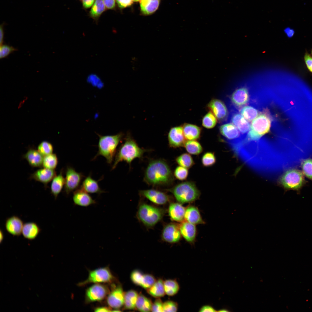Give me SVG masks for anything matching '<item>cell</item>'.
Here are the masks:
<instances>
[{
	"label": "cell",
	"instance_id": "db71d44e",
	"mask_svg": "<svg viewBox=\"0 0 312 312\" xmlns=\"http://www.w3.org/2000/svg\"><path fill=\"white\" fill-rule=\"evenodd\" d=\"M200 312H216L217 311L214 308L209 305H205L202 306L200 309Z\"/></svg>",
	"mask_w": 312,
	"mask_h": 312
},
{
	"label": "cell",
	"instance_id": "f35d334b",
	"mask_svg": "<svg viewBox=\"0 0 312 312\" xmlns=\"http://www.w3.org/2000/svg\"><path fill=\"white\" fill-rule=\"evenodd\" d=\"M241 114L248 121H251L259 115L258 110L253 107L246 106L243 107L240 111Z\"/></svg>",
	"mask_w": 312,
	"mask_h": 312
},
{
	"label": "cell",
	"instance_id": "9c48e42d",
	"mask_svg": "<svg viewBox=\"0 0 312 312\" xmlns=\"http://www.w3.org/2000/svg\"><path fill=\"white\" fill-rule=\"evenodd\" d=\"M84 177L83 174L77 172L70 166H68L66 172L64 191L67 195L78 188Z\"/></svg>",
	"mask_w": 312,
	"mask_h": 312
},
{
	"label": "cell",
	"instance_id": "3957f363",
	"mask_svg": "<svg viewBox=\"0 0 312 312\" xmlns=\"http://www.w3.org/2000/svg\"><path fill=\"white\" fill-rule=\"evenodd\" d=\"M271 121V116L268 112L264 111L259 114L252 120L244 143L259 141L268 133L270 131Z\"/></svg>",
	"mask_w": 312,
	"mask_h": 312
},
{
	"label": "cell",
	"instance_id": "c3c4849f",
	"mask_svg": "<svg viewBox=\"0 0 312 312\" xmlns=\"http://www.w3.org/2000/svg\"><path fill=\"white\" fill-rule=\"evenodd\" d=\"M143 275L140 271L135 270L132 272L130 277L132 282L135 284L140 286Z\"/></svg>",
	"mask_w": 312,
	"mask_h": 312
},
{
	"label": "cell",
	"instance_id": "680465c9",
	"mask_svg": "<svg viewBox=\"0 0 312 312\" xmlns=\"http://www.w3.org/2000/svg\"><path fill=\"white\" fill-rule=\"evenodd\" d=\"M285 32L289 37H291L294 35V30L290 28H286L285 30Z\"/></svg>",
	"mask_w": 312,
	"mask_h": 312
},
{
	"label": "cell",
	"instance_id": "f1b7e54d",
	"mask_svg": "<svg viewBox=\"0 0 312 312\" xmlns=\"http://www.w3.org/2000/svg\"><path fill=\"white\" fill-rule=\"evenodd\" d=\"M185 138L189 140L198 139L200 136L201 128L199 127L190 124H185L182 127Z\"/></svg>",
	"mask_w": 312,
	"mask_h": 312
},
{
	"label": "cell",
	"instance_id": "83f0119b",
	"mask_svg": "<svg viewBox=\"0 0 312 312\" xmlns=\"http://www.w3.org/2000/svg\"><path fill=\"white\" fill-rule=\"evenodd\" d=\"M65 184V178L63 175V170L56 175L52 180L51 185V192L56 199L61 192Z\"/></svg>",
	"mask_w": 312,
	"mask_h": 312
},
{
	"label": "cell",
	"instance_id": "6125c7cd",
	"mask_svg": "<svg viewBox=\"0 0 312 312\" xmlns=\"http://www.w3.org/2000/svg\"><path fill=\"white\" fill-rule=\"evenodd\" d=\"M133 0V1H140V0Z\"/></svg>",
	"mask_w": 312,
	"mask_h": 312
},
{
	"label": "cell",
	"instance_id": "7c38bea8",
	"mask_svg": "<svg viewBox=\"0 0 312 312\" xmlns=\"http://www.w3.org/2000/svg\"><path fill=\"white\" fill-rule=\"evenodd\" d=\"M124 294L122 286L119 284L113 287L107 297L108 305L111 308L118 309L124 305Z\"/></svg>",
	"mask_w": 312,
	"mask_h": 312
},
{
	"label": "cell",
	"instance_id": "d590c367",
	"mask_svg": "<svg viewBox=\"0 0 312 312\" xmlns=\"http://www.w3.org/2000/svg\"><path fill=\"white\" fill-rule=\"evenodd\" d=\"M58 159L55 154L52 153L43 157L42 167L51 170H55L58 164Z\"/></svg>",
	"mask_w": 312,
	"mask_h": 312
},
{
	"label": "cell",
	"instance_id": "4dcf8cb0",
	"mask_svg": "<svg viewBox=\"0 0 312 312\" xmlns=\"http://www.w3.org/2000/svg\"><path fill=\"white\" fill-rule=\"evenodd\" d=\"M139 294L137 291L130 290L125 293L124 306L125 309L132 310L136 308V305Z\"/></svg>",
	"mask_w": 312,
	"mask_h": 312
},
{
	"label": "cell",
	"instance_id": "6f0895ef",
	"mask_svg": "<svg viewBox=\"0 0 312 312\" xmlns=\"http://www.w3.org/2000/svg\"><path fill=\"white\" fill-rule=\"evenodd\" d=\"M4 23H2L0 27V45L3 44L4 36Z\"/></svg>",
	"mask_w": 312,
	"mask_h": 312
},
{
	"label": "cell",
	"instance_id": "ba28073f",
	"mask_svg": "<svg viewBox=\"0 0 312 312\" xmlns=\"http://www.w3.org/2000/svg\"><path fill=\"white\" fill-rule=\"evenodd\" d=\"M114 277L108 267L99 268L89 272L88 278L79 283V286H83L90 283H111Z\"/></svg>",
	"mask_w": 312,
	"mask_h": 312
},
{
	"label": "cell",
	"instance_id": "bcb514c9",
	"mask_svg": "<svg viewBox=\"0 0 312 312\" xmlns=\"http://www.w3.org/2000/svg\"><path fill=\"white\" fill-rule=\"evenodd\" d=\"M17 50L16 48L12 46L3 44L0 45V58L1 59L5 58L10 54L17 51Z\"/></svg>",
	"mask_w": 312,
	"mask_h": 312
},
{
	"label": "cell",
	"instance_id": "9f6ffc18",
	"mask_svg": "<svg viewBox=\"0 0 312 312\" xmlns=\"http://www.w3.org/2000/svg\"><path fill=\"white\" fill-rule=\"evenodd\" d=\"M110 307H101L95 308L94 311L95 312H109L112 311Z\"/></svg>",
	"mask_w": 312,
	"mask_h": 312
},
{
	"label": "cell",
	"instance_id": "7a4b0ae2",
	"mask_svg": "<svg viewBox=\"0 0 312 312\" xmlns=\"http://www.w3.org/2000/svg\"><path fill=\"white\" fill-rule=\"evenodd\" d=\"M148 150L140 147L130 135H127L116 156L112 170L115 169L122 161H126L130 165L134 159L142 158Z\"/></svg>",
	"mask_w": 312,
	"mask_h": 312
},
{
	"label": "cell",
	"instance_id": "d4e9b609",
	"mask_svg": "<svg viewBox=\"0 0 312 312\" xmlns=\"http://www.w3.org/2000/svg\"><path fill=\"white\" fill-rule=\"evenodd\" d=\"M39 226L33 222H26L24 224L22 234L25 238L29 240L35 239L41 231Z\"/></svg>",
	"mask_w": 312,
	"mask_h": 312
},
{
	"label": "cell",
	"instance_id": "1f68e13d",
	"mask_svg": "<svg viewBox=\"0 0 312 312\" xmlns=\"http://www.w3.org/2000/svg\"><path fill=\"white\" fill-rule=\"evenodd\" d=\"M147 291L151 296L156 298L164 296L165 292L164 286V281L161 279L156 281L154 284L147 289Z\"/></svg>",
	"mask_w": 312,
	"mask_h": 312
},
{
	"label": "cell",
	"instance_id": "ab89813d",
	"mask_svg": "<svg viewBox=\"0 0 312 312\" xmlns=\"http://www.w3.org/2000/svg\"><path fill=\"white\" fill-rule=\"evenodd\" d=\"M217 122V118L211 112H208L203 117L202 121V125L204 127L210 129L213 127Z\"/></svg>",
	"mask_w": 312,
	"mask_h": 312
},
{
	"label": "cell",
	"instance_id": "f6af8a7d",
	"mask_svg": "<svg viewBox=\"0 0 312 312\" xmlns=\"http://www.w3.org/2000/svg\"><path fill=\"white\" fill-rule=\"evenodd\" d=\"M156 281L153 275L148 274H144L140 286L147 289L151 287Z\"/></svg>",
	"mask_w": 312,
	"mask_h": 312
},
{
	"label": "cell",
	"instance_id": "4316f807",
	"mask_svg": "<svg viewBox=\"0 0 312 312\" xmlns=\"http://www.w3.org/2000/svg\"><path fill=\"white\" fill-rule=\"evenodd\" d=\"M80 188L88 193L99 194L104 192L100 188L98 181L93 179L90 175L84 180Z\"/></svg>",
	"mask_w": 312,
	"mask_h": 312
},
{
	"label": "cell",
	"instance_id": "be15d7a7",
	"mask_svg": "<svg viewBox=\"0 0 312 312\" xmlns=\"http://www.w3.org/2000/svg\"><path fill=\"white\" fill-rule=\"evenodd\" d=\"M311 54L312 55V49L311 51Z\"/></svg>",
	"mask_w": 312,
	"mask_h": 312
},
{
	"label": "cell",
	"instance_id": "8d00e7d4",
	"mask_svg": "<svg viewBox=\"0 0 312 312\" xmlns=\"http://www.w3.org/2000/svg\"><path fill=\"white\" fill-rule=\"evenodd\" d=\"M105 7L103 0H96L90 11V16L94 18L99 17L105 11Z\"/></svg>",
	"mask_w": 312,
	"mask_h": 312
},
{
	"label": "cell",
	"instance_id": "e575fe53",
	"mask_svg": "<svg viewBox=\"0 0 312 312\" xmlns=\"http://www.w3.org/2000/svg\"><path fill=\"white\" fill-rule=\"evenodd\" d=\"M184 146L187 151L190 154L197 155L200 154L203 151V147L198 142L194 140H189L186 142Z\"/></svg>",
	"mask_w": 312,
	"mask_h": 312
},
{
	"label": "cell",
	"instance_id": "d6a6232c",
	"mask_svg": "<svg viewBox=\"0 0 312 312\" xmlns=\"http://www.w3.org/2000/svg\"><path fill=\"white\" fill-rule=\"evenodd\" d=\"M152 303L150 299L142 294L139 295L136 308L141 312H149L151 310Z\"/></svg>",
	"mask_w": 312,
	"mask_h": 312
},
{
	"label": "cell",
	"instance_id": "681fc988",
	"mask_svg": "<svg viewBox=\"0 0 312 312\" xmlns=\"http://www.w3.org/2000/svg\"><path fill=\"white\" fill-rule=\"evenodd\" d=\"M163 304L162 300L159 298L156 299L152 304L151 311L152 312H163Z\"/></svg>",
	"mask_w": 312,
	"mask_h": 312
},
{
	"label": "cell",
	"instance_id": "91938a15",
	"mask_svg": "<svg viewBox=\"0 0 312 312\" xmlns=\"http://www.w3.org/2000/svg\"><path fill=\"white\" fill-rule=\"evenodd\" d=\"M4 239V234L2 231L1 230L0 231V242L1 243Z\"/></svg>",
	"mask_w": 312,
	"mask_h": 312
},
{
	"label": "cell",
	"instance_id": "603a6c76",
	"mask_svg": "<svg viewBox=\"0 0 312 312\" xmlns=\"http://www.w3.org/2000/svg\"><path fill=\"white\" fill-rule=\"evenodd\" d=\"M229 120L242 133H247L250 129L249 123L239 114L231 112L227 121Z\"/></svg>",
	"mask_w": 312,
	"mask_h": 312
},
{
	"label": "cell",
	"instance_id": "30bf717a",
	"mask_svg": "<svg viewBox=\"0 0 312 312\" xmlns=\"http://www.w3.org/2000/svg\"><path fill=\"white\" fill-rule=\"evenodd\" d=\"M109 292L108 288L106 285L95 283L86 289V302L88 303L101 301L108 295Z\"/></svg>",
	"mask_w": 312,
	"mask_h": 312
},
{
	"label": "cell",
	"instance_id": "9a60e30c",
	"mask_svg": "<svg viewBox=\"0 0 312 312\" xmlns=\"http://www.w3.org/2000/svg\"><path fill=\"white\" fill-rule=\"evenodd\" d=\"M169 146L177 148L184 146L185 142L182 127L180 126L171 128L168 134Z\"/></svg>",
	"mask_w": 312,
	"mask_h": 312
},
{
	"label": "cell",
	"instance_id": "94428289",
	"mask_svg": "<svg viewBox=\"0 0 312 312\" xmlns=\"http://www.w3.org/2000/svg\"><path fill=\"white\" fill-rule=\"evenodd\" d=\"M218 311H219V312H228V311H229L227 309H220V310H219Z\"/></svg>",
	"mask_w": 312,
	"mask_h": 312
},
{
	"label": "cell",
	"instance_id": "11a10c76",
	"mask_svg": "<svg viewBox=\"0 0 312 312\" xmlns=\"http://www.w3.org/2000/svg\"><path fill=\"white\" fill-rule=\"evenodd\" d=\"M96 0H82L83 7L86 8H88L93 5Z\"/></svg>",
	"mask_w": 312,
	"mask_h": 312
},
{
	"label": "cell",
	"instance_id": "f5cc1de1",
	"mask_svg": "<svg viewBox=\"0 0 312 312\" xmlns=\"http://www.w3.org/2000/svg\"><path fill=\"white\" fill-rule=\"evenodd\" d=\"M105 7L108 9L114 8L115 6V0H103Z\"/></svg>",
	"mask_w": 312,
	"mask_h": 312
},
{
	"label": "cell",
	"instance_id": "74e56055",
	"mask_svg": "<svg viewBox=\"0 0 312 312\" xmlns=\"http://www.w3.org/2000/svg\"><path fill=\"white\" fill-rule=\"evenodd\" d=\"M176 162L180 166L187 168H189L194 164L191 156L187 153H183L176 159Z\"/></svg>",
	"mask_w": 312,
	"mask_h": 312
},
{
	"label": "cell",
	"instance_id": "e0dca14e",
	"mask_svg": "<svg viewBox=\"0 0 312 312\" xmlns=\"http://www.w3.org/2000/svg\"><path fill=\"white\" fill-rule=\"evenodd\" d=\"M73 199L75 205L83 207H87L96 203L88 193L81 188L74 192Z\"/></svg>",
	"mask_w": 312,
	"mask_h": 312
},
{
	"label": "cell",
	"instance_id": "6da1fadb",
	"mask_svg": "<svg viewBox=\"0 0 312 312\" xmlns=\"http://www.w3.org/2000/svg\"><path fill=\"white\" fill-rule=\"evenodd\" d=\"M144 180L153 186L168 185L174 180L171 169L167 162L161 159L151 161L144 173Z\"/></svg>",
	"mask_w": 312,
	"mask_h": 312
},
{
	"label": "cell",
	"instance_id": "f546056e",
	"mask_svg": "<svg viewBox=\"0 0 312 312\" xmlns=\"http://www.w3.org/2000/svg\"><path fill=\"white\" fill-rule=\"evenodd\" d=\"M160 0H140V5L142 12L145 15L151 14L158 9Z\"/></svg>",
	"mask_w": 312,
	"mask_h": 312
},
{
	"label": "cell",
	"instance_id": "60d3db41",
	"mask_svg": "<svg viewBox=\"0 0 312 312\" xmlns=\"http://www.w3.org/2000/svg\"><path fill=\"white\" fill-rule=\"evenodd\" d=\"M37 150L44 156L53 153V147L52 144L50 142L44 141L38 145Z\"/></svg>",
	"mask_w": 312,
	"mask_h": 312
},
{
	"label": "cell",
	"instance_id": "4fadbf2b",
	"mask_svg": "<svg viewBox=\"0 0 312 312\" xmlns=\"http://www.w3.org/2000/svg\"><path fill=\"white\" fill-rule=\"evenodd\" d=\"M181 235L179 226L170 223L166 225L163 229L161 237L164 241L170 243H175L181 239Z\"/></svg>",
	"mask_w": 312,
	"mask_h": 312
},
{
	"label": "cell",
	"instance_id": "2e32d148",
	"mask_svg": "<svg viewBox=\"0 0 312 312\" xmlns=\"http://www.w3.org/2000/svg\"><path fill=\"white\" fill-rule=\"evenodd\" d=\"M24 223L19 217L13 216L8 218L5 222L7 231L14 236H18L22 234Z\"/></svg>",
	"mask_w": 312,
	"mask_h": 312
},
{
	"label": "cell",
	"instance_id": "ffe728a7",
	"mask_svg": "<svg viewBox=\"0 0 312 312\" xmlns=\"http://www.w3.org/2000/svg\"><path fill=\"white\" fill-rule=\"evenodd\" d=\"M185 209L178 202L170 203L168 209V215L171 220L179 222H182L185 219Z\"/></svg>",
	"mask_w": 312,
	"mask_h": 312
},
{
	"label": "cell",
	"instance_id": "277c9868",
	"mask_svg": "<svg viewBox=\"0 0 312 312\" xmlns=\"http://www.w3.org/2000/svg\"><path fill=\"white\" fill-rule=\"evenodd\" d=\"M98 151L94 159L101 155L105 158L107 163L110 164L113 161L117 148L122 138L123 134L120 133L113 135H98Z\"/></svg>",
	"mask_w": 312,
	"mask_h": 312
},
{
	"label": "cell",
	"instance_id": "b9f144b4",
	"mask_svg": "<svg viewBox=\"0 0 312 312\" xmlns=\"http://www.w3.org/2000/svg\"><path fill=\"white\" fill-rule=\"evenodd\" d=\"M216 161V158L214 153L208 152L204 154L201 158L203 165L205 167L212 166Z\"/></svg>",
	"mask_w": 312,
	"mask_h": 312
},
{
	"label": "cell",
	"instance_id": "d6986e66",
	"mask_svg": "<svg viewBox=\"0 0 312 312\" xmlns=\"http://www.w3.org/2000/svg\"><path fill=\"white\" fill-rule=\"evenodd\" d=\"M220 132L228 143L233 142L238 139L239 133L237 128L231 123H225L219 128Z\"/></svg>",
	"mask_w": 312,
	"mask_h": 312
},
{
	"label": "cell",
	"instance_id": "5b68a950",
	"mask_svg": "<svg viewBox=\"0 0 312 312\" xmlns=\"http://www.w3.org/2000/svg\"><path fill=\"white\" fill-rule=\"evenodd\" d=\"M168 190L181 204L193 202L199 198L200 194L195 183L190 181L179 183Z\"/></svg>",
	"mask_w": 312,
	"mask_h": 312
},
{
	"label": "cell",
	"instance_id": "f907efd6",
	"mask_svg": "<svg viewBox=\"0 0 312 312\" xmlns=\"http://www.w3.org/2000/svg\"><path fill=\"white\" fill-rule=\"evenodd\" d=\"M304 60L308 70L312 73V56L306 51L304 56Z\"/></svg>",
	"mask_w": 312,
	"mask_h": 312
},
{
	"label": "cell",
	"instance_id": "52a82bcc",
	"mask_svg": "<svg viewBox=\"0 0 312 312\" xmlns=\"http://www.w3.org/2000/svg\"><path fill=\"white\" fill-rule=\"evenodd\" d=\"M280 183L286 190H292L298 193L305 183L303 173L296 169L288 170L283 173L280 178Z\"/></svg>",
	"mask_w": 312,
	"mask_h": 312
},
{
	"label": "cell",
	"instance_id": "8992f818",
	"mask_svg": "<svg viewBox=\"0 0 312 312\" xmlns=\"http://www.w3.org/2000/svg\"><path fill=\"white\" fill-rule=\"evenodd\" d=\"M164 211L162 209L146 203H142L138 207L137 216L139 220L145 226H154L163 218Z\"/></svg>",
	"mask_w": 312,
	"mask_h": 312
},
{
	"label": "cell",
	"instance_id": "cb8c5ba5",
	"mask_svg": "<svg viewBox=\"0 0 312 312\" xmlns=\"http://www.w3.org/2000/svg\"><path fill=\"white\" fill-rule=\"evenodd\" d=\"M43 157L38 150L31 148L29 149L23 155V157L33 167H42Z\"/></svg>",
	"mask_w": 312,
	"mask_h": 312
},
{
	"label": "cell",
	"instance_id": "ee69618b",
	"mask_svg": "<svg viewBox=\"0 0 312 312\" xmlns=\"http://www.w3.org/2000/svg\"><path fill=\"white\" fill-rule=\"evenodd\" d=\"M188 174L187 169L181 166L177 167L174 172V175L176 178L181 181L186 180Z\"/></svg>",
	"mask_w": 312,
	"mask_h": 312
},
{
	"label": "cell",
	"instance_id": "7bdbcfd3",
	"mask_svg": "<svg viewBox=\"0 0 312 312\" xmlns=\"http://www.w3.org/2000/svg\"><path fill=\"white\" fill-rule=\"evenodd\" d=\"M301 167L304 174L312 181V159L303 160L301 163Z\"/></svg>",
	"mask_w": 312,
	"mask_h": 312
},
{
	"label": "cell",
	"instance_id": "44dd1931",
	"mask_svg": "<svg viewBox=\"0 0 312 312\" xmlns=\"http://www.w3.org/2000/svg\"><path fill=\"white\" fill-rule=\"evenodd\" d=\"M181 236L189 243H193L196 235L195 225L187 221L182 222L179 226Z\"/></svg>",
	"mask_w": 312,
	"mask_h": 312
},
{
	"label": "cell",
	"instance_id": "7402d4cb",
	"mask_svg": "<svg viewBox=\"0 0 312 312\" xmlns=\"http://www.w3.org/2000/svg\"><path fill=\"white\" fill-rule=\"evenodd\" d=\"M249 98L248 89L246 88L242 87L237 89L232 93L230 99L234 105L237 106H241L248 102Z\"/></svg>",
	"mask_w": 312,
	"mask_h": 312
},
{
	"label": "cell",
	"instance_id": "484cf974",
	"mask_svg": "<svg viewBox=\"0 0 312 312\" xmlns=\"http://www.w3.org/2000/svg\"><path fill=\"white\" fill-rule=\"evenodd\" d=\"M185 219L195 225L204 223L198 208L194 206H190L185 209Z\"/></svg>",
	"mask_w": 312,
	"mask_h": 312
},
{
	"label": "cell",
	"instance_id": "5bb4252c",
	"mask_svg": "<svg viewBox=\"0 0 312 312\" xmlns=\"http://www.w3.org/2000/svg\"><path fill=\"white\" fill-rule=\"evenodd\" d=\"M140 193L152 203L157 205H164L170 200L169 196L166 193L155 189L141 190Z\"/></svg>",
	"mask_w": 312,
	"mask_h": 312
},
{
	"label": "cell",
	"instance_id": "836d02e7",
	"mask_svg": "<svg viewBox=\"0 0 312 312\" xmlns=\"http://www.w3.org/2000/svg\"><path fill=\"white\" fill-rule=\"evenodd\" d=\"M164 286L165 294L170 296L176 294L179 289V286L175 280L168 279L164 281Z\"/></svg>",
	"mask_w": 312,
	"mask_h": 312
},
{
	"label": "cell",
	"instance_id": "7dc6e473",
	"mask_svg": "<svg viewBox=\"0 0 312 312\" xmlns=\"http://www.w3.org/2000/svg\"><path fill=\"white\" fill-rule=\"evenodd\" d=\"M178 309V304L172 300H168L163 303V312H176Z\"/></svg>",
	"mask_w": 312,
	"mask_h": 312
},
{
	"label": "cell",
	"instance_id": "816d5d0a",
	"mask_svg": "<svg viewBox=\"0 0 312 312\" xmlns=\"http://www.w3.org/2000/svg\"><path fill=\"white\" fill-rule=\"evenodd\" d=\"M118 5L120 8H124L131 5L133 0H116Z\"/></svg>",
	"mask_w": 312,
	"mask_h": 312
},
{
	"label": "cell",
	"instance_id": "ac0fdd59",
	"mask_svg": "<svg viewBox=\"0 0 312 312\" xmlns=\"http://www.w3.org/2000/svg\"><path fill=\"white\" fill-rule=\"evenodd\" d=\"M56 175L55 170L43 168L37 170L32 174L30 178L42 183L46 186Z\"/></svg>",
	"mask_w": 312,
	"mask_h": 312
},
{
	"label": "cell",
	"instance_id": "8fae6325",
	"mask_svg": "<svg viewBox=\"0 0 312 312\" xmlns=\"http://www.w3.org/2000/svg\"><path fill=\"white\" fill-rule=\"evenodd\" d=\"M208 107L219 123L223 124L226 122L228 118V112L223 102L218 99H213L209 103Z\"/></svg>",
	"mask_w": 312,
	"mask_h": 312
}]
</instances>
